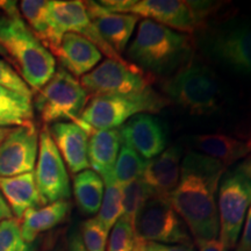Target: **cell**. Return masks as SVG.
<instances>
[{
	"label": "cell",
	"instance_id": "1",
	"mask_svg": "<svg viewBox=\"0 0 251 251\" xmlns=\"http://www.w3.org/2000/svg\"><path fill=\"white\" fill-rule=\"evenodd\" d=\"M226 166L202 153L188 152L181 162L178 186L169 197L194 240H213L219 235L216 192Z\"/></svg>",
	"mask_w": 251,
	"mask_h": 251
},
{
	"label": "cell",
	"instance_id": "2",
	"mask_svg": "<svg viewBox=\"0 0 251 251\" xmlns=\"http://www.w3.org/2000/svg\"><path fill=\"white\" fill-rule=\"evenodd\" d=\"M15 1H0V49L13 59L30 90L40 91L56 72L55 56L25 24Z\"/></svg>",
	"mask_w": 251,
	"mask_h": 251
},
{
	"label": "cell",
	"instance_id": "3",
	"mask_svg": "<svg viewBox=\"0 0 251 251\" xmlns=\"http://www.w3.org/2000/svg\"><path fill=\"white\" fill-rule=\"evenodd\" d=\"M193 46L188 34L143 19L126 52L129 62L147 74L168 76L191 61Z\"/></svg>",
	"mask_w": 251,
	"mask_h": 251
},
{
	"label": "cell",
	"instance_id": "4",
	"mask_svg": "<svg viewBox=\"0 0 251 251\" xmlns=\"http://www.w3.org/2000/svg\"><path fill=\"white\" fill-rule=\"evenodd\" d=\"M99 4L109 12L149 19L184 34L205 27V19L215 8V2L185 0H102Z\"/></svg>",
	"mask_w": 251,
	"mask_h": 251
},
{
	"label": "cell",
	"instance_id": "5",
	"mask_svg": "<svg viewBox=\"0 0 251 251\" xmlns=\"http://www.w3.org/2000/svg\"><path fill=\"white\" fill-rule=\"evenodd\" d=\"M169 101L191 115H209L220 108L221 87L208 65L191 59L163 84Z\"/></svg>",
	"mask_w": 251,
	"mask_h": 251
},
{
	"label": "cell",
	"instance_id": "6",
	"mask_svg": "<svg viewBox=\"0 0 251 251\" xmlns=\"http://www.w3.org/2000/svg\"><path fill=\"white\" fill-rule=\"evenodd\" d=\"M169 103H171L169 99L151 87L134 94L93 97L87 102L77 124L89 135L92 130L115 129L135 115L158 113Z\"/></svg>",
	"mask_w": 251,
	"mask_h": 251
},
{
	"label": "cell",
	"instance_id": "7",
	"mask_svg": "<svg viewBox=\"0 0 251 251\" xmlns=\"http://www.w3.org/2000/svg\"><path fill=\"white\" fill-rule=\"evenodd\" d=\"M193 43L216 65L251 76V23L233 21L196 31Z\"/></svg>",
	"mask_w": 251,
	"mask_h": 251
},
{
	"label": "cell",
	"instance_id": "8",
	"mask_svg": "<svg viewBox=\"0 0 251 251\" xmlns=\"http://www.w3.org/2000/svg\"><path fill=\"white\" fill-rule=\"evenodd\" d=\"M89 98L80 81L61 67L40 90L35 107L45 124L67 121L77 124Z\"/></svg>",
	"mask_w": 251,
	"mask_h": 251
},
{
	"label": "cell",
	"instance_id": "9",
	"mask_svg": "<svg viewBox=\"0 0 251 251\" xmlns=\"http://www.w3.org/2000/svg\"><path fill=\"white\" fill-rule=\"evenodd\" d=\"M134 230L144 242L194 246L185 222L164 197L153 196L144 203L135 220Z\"/></svg>",
	"mask_w": 251,
	"mask_h": 251
},
{
	"label": "cell",
	"instance_id": "10",
	"mask_svg": "<svg viewBox=\"0 0 251 251\" xmlns=\"http://www.w3.org/2000/svg\"><path fill=\"white\" fill-rule=\"evenodd\" d=\"M220 241L226 249L236 248L251 206V180L236 170L221 179L218 196Z\"/></svg>",
	"mask_w": 251,
	"mask_h": 251
},
{
	"label": "cell",
	"instance_id": "11",
	"mask_svg": "<svg viewBox=\"0 0 251 251\" xmlns=\"http://www.w3.org/2000/svg\"><path fill=\"white\" fill-rule=\"evenodd\" d=\"M152 76L129 61L107 58L80 78L89 96H114L143 92L150 87Z\"/></svg>",
	"mask_w": 251,
	"mask_h": 251
},
{
	"label": "cell",
	"instance_id": "12",
	"mask_svg": "<svg viewBox=\"0 0 251 251\" xmlns=\"http://www.w3.org/2000/svg\"><path fill=\"white\" fill-rule=\"evenodd\" d=\"M34 176L45 205L70 198L71 188L68 170L47 127L40 133L39 153Z\"/></svg>",
	"mask_w": 251,
	"mask_h": 251
},
{
	"label": "cell",
	"instance_id": "13",
	"mask_svg": "<svg viewBox=\"0 0 251 251\" xmlns=\"http://www.w3.org/2000/svg\"><path fill=\"white\" fill-rule=\"evenodd\" d=\"M50 23H51L52 36L55 45H61L62 37L67 33L79 34L84 36L105 54L108 58L126 62L124 57L117 52L101 39L96 29L90 15L87 13L85 1L80 0H54L50 1ZM56 50V52H57ZM56 55V54H55Z\"/></svg>",
	"mask_w": 251,
	"mask_h": 251
},
{
	"label": "cell",
	"instance_id": "14",
	"mask_svg": "<svg viewBox=\"0 0 251 251\" xmlns=\"http://www.w3.org/2000/svg\"><path fill=\"white\" fill-rule=\"evenodd\" d=\"M40 134L28 124L12 129L0 144V178L34 172L39 153Z\"/></svg>",
	"mask_w": 251,
	"mask_h": 251
},
{
	"label": "cell",
	"instance_id": "15",
	"mask_svg": "<svg viewBox=\"0 0 251 251\" xmlns=\"http://www.w3.org/2000/svg\"><path fill=\"white\" fill-rule=\"evenodd\" d=\"M122 144L129 147L144 159H152L164 151L168 135L163 122L149 113L130 118L120 128Z\"/></svg>",
	"mask_w": 251,
	"mask_h": 251
},
{
	"label": "cell",
	"instance_id": "16",
	"mask_svg": "<svg viewBox=\"0 0 251 251\" xmlns=\"http://www.w3.org/2000/svg\"><path fill=\"white\" fill-rule=\"evenodd\" d=\"M85 6L91 21L101 39L121 56L133 35L135 27L140 23V18L134 14L109 12L96 1H85Z\"/></svg>",
	"mask_w": 251,
	"mask_h": 251
},
{
	"label": "cell",
	"instance_id": "17",
	"mask_svg": "<svg viewBox=\"0 0 251 251\" xmlns=\"http://www.w3.org/2000/svg\"><path fill=\"white\" fill-rule=\"evenodd\" d=\"M183 149L179 146L166 148L161 155L147 162L141 180L152 191L153 196L170 197L178 186L181 171Z\"/></svg>",
	"mask_w": 251,
	"mask_h": 251
},
{
	"label": "cell",
	"instance_id": "18",
	"mask_svg": "<svg viewBox=\"0 0 251 251\" xmlns=\"http://www.w3.org/2000/svg\"><path fill=\"white\" fill-rule=\"evenodd\" d=\"M49 133L71 174L77 175L90 168L87 157L89 134L76 122H56Z\"/></svg>",
	"mask_w": 251,
	"mask_h": 251
},
{
	"label": "cell",
	"instance_id": "19",
	"mask_svg": "<svg viewBox=\"0 0 251 251\" xmlns=\"http://www.w3.org/2000/svg\"><path fill=\"white\" fill-rule=\"evenodd\" d=\"M55 56L62 68L75 78L85 76L102 58L100 50L91 41L75 33L64 34Z\"/></svg>",
	"mask_w": 251,
	"mask_h": 251
},
{
	"label": "cell",
	"instance_id": "20",
	"mask_svg": "<svg viewBox=\"0 0 251 251\" xmlns=\"http://www.w3.org/2000/svg\"><path fill=\"white\" fill-rule=\"evenodd\" d=\"M193 147L202 155L215 159L224 166L251 155V135L236 137L228 134H203L193 137Z\"/></svg>",
	"mask_w": 251,
	"mask_h": 251
},
{
	"label": "cell",
	"instance_id": "21",
	"mask_svg": "<svg viewBox=\"0 0 251 251\" xmlns=\"http://www.w3.org/2000/svg\"><path fill=\"white\" fill-rule=\"evenodd\" d=\"M0 193L17 220L23 219L25 213L29 209L45 205L37 190L34 172L0 178Z\"/></svg>",
	"mask_w": 251,
	"mask_h": 251
},
{
	"label": "cell",
	"instance_id": "22",
	"mask_svg": "<svg viewBox=\"0 0 251 251\" xmlns=\"http://www.w3.org/2000/svg\"><path fill=\"white\" fill-rule=\"evenodd\" d=\"M122 144L120 128L108 130H92L89 135L87 157L89 164L100 177L114 169Z\"/></svg>",
	"mask_w": 251,
	"mask_h": 251
},
{
	"label": "cell",
	"instance_id": "23",
	"mask_svg": "<svg viewBox=\"0 0 251 251\" xmlns=\"http://www.w3.org/2000/svg\"><path fill=\"white\" fill-rule=\"evenodd\" d=\"M70 202L68 200H59L51 202L41 208H33L25 213L23 222L20 224L21 235L25 242L30 244L40 234L64 221L69 211Z\"/></svg>",
	"mask_w": 251,
	"mask_h": 251
},
{
	"label": "cell",
	"instance_id": "24",
	"mask_svg": "<svg viewBox=\"0 0 251 251\" xmlns=\"http://www.w3.org/2000/svg\"><path fill=\"white\" fill-rule=\"evenodd\" d=\"M21 15L28 27L47 49L55 56L57 47L52 36L50 23V1L48 0H23L20 2Z\"/></svg>",
	"mask_w": 251,
	"mask_h": 251
},
{
	"label": "cell",
	"instance_id": "25",
	"mask_svg": "<svg viewBox=\"0 0 251 251\" xmlns=\"http://www.w3.org/2000/svg\"><path fill=\"white\" fill-rule=\"evenodd\" d=\"M105 184L93 170H84L75 176L74 194L79 209L89 215L97 214L101 206Z\"/></svg>",
	"mask_w": 251,
	"mask_h": 251
},
{
	"label": "cell",
	"instance_id": "26",
	"mask_svg": "<svg viewBox=\"0 0 251 251\" xmlns=\"http://www.w3.org/2000/svg\"><path fill=\"white\" fill-rule=\"evenodd\" d=\"M101 178L105 191L97 220L109 231L122 216V185L115 180L113 171Z\"/></svg>",
	"mask_w": 251,
	"mask_h": 251
},
{
	"label": "cell",
	"instance_id": "27",
	"mask_svg": "<svg viewBox=\"0 0 251 251\" xmlns=\"http://www.w3.org/2000/svg\"><path fill=\"white\" fill-rule=\"evenodd\" d=\"M151 197H153L152 191L141 179L122 185V216L120 219L134 228L137 214Z\"/></svg>",
	"mask_w": 251,
	"mask_h": 251
},
{
	"label": "cell",
	"instance_id": "28",
	"mask_svg": "<svg viewBox=\"0 0 251 251\" xmlns=\"http://www.w3.org/2000/svg\"><path fill=\"white\" fill-rule=\"evenodd\" d=\"M147 162L129 147L122 146L113 169V176L119 184L125 185L142 178Z\"/></svg>",
	"mask_w": 251,
	"mask_h": 251
},
{
	"label": "cell",
	"instance_id": "29",
	"mask_svg": "<svg viewBox=\"0 0 251 251\" xmlns=\"http://www.w3.org/2000/svg\"><path fill=\"white\" fill-rule=\"evenodd\" d=\"M33 107L31 99H0V127L25 126L31 124Z\"/></svg>",
	"mask_w": 251,
	"mask_h": 251
},
{
	"label": "cell",
	"instance_id": "30",
	"mask_svg": "<svg viewBox=\"0 0 251 251\" xmlns=\"http://www.w3.org/2000/svg\"><path fill=\"white\" fill-rule=\"evenodd\" d=\"M143 242L136 236L133 226L119 219L112 228L106 251H140Z\"/></svg>",
	"mask_w": 251,
	"mask_h": 251
},
{
	"label": "cell",
	"instance_id": "31",
	"mask_svg": "<svg viewBox=\"0 0 251 251\" xmlns=\"http://www.w3.org/2000/svg\"><path fill=\"white\" fill-rule=\"evenodd\" d=\"M0 251H30V244L25 242L20 222L15 218L0 222Z\"/></svg>",
	"mask_w": 251,
	"mask_h": 251
},
{
	"label": "cell",
	"instance_id": "32",
	"mask_svg": "<svg viewBox=\"0 0 251 251\" xmlns=\"http://www.w3.org/2000/svg\"><path fill=\"white\" fill-rule=\"evenodd\" d=\"M108 233L97 218L86 220L81 225V241L87 251H106Z\"/></svg>",
	"mask_w": 251,
	"mask_h": 251
},
{
	"label": "cell",
	"instance_id": "33",
	"mask_svg": "<svg viewBox=\"0 0 251 251\" xmlns=\"http://www.w3.org/2000/svg\"><path fill=\"white\" fill-rule=\"evenodd\" d=\"M0 86L31 99V90L7 62L0 58Z\"/></svg>",
	"mask_w": 251,
	"mask_h": 251
},
{
	"label": "cell",
	"instance_id": "34",
	"mask_svg": "<svg viewBox=\"0 0 251 251\" xmlns=\"http://www.w3.org/2000/svg\"><path fill=\"white\" fill-rule=\"evenodd\" d=\"M140 251H196V249H194V246L143 242Z\"/></svg>",
	"mask_w": 251,
	"mask_h": 251
},
{
	"label": "cell",
	"instance_id": "35",
	"mask_svg": "<svg viewBox=\"0 0 251 251\" xmlns=\"http://www.w3.org/2000/svg\"><path fill=\"white\" fill-rule=\"evenodd\" d=\"M236 251H251V206L248 211L246 225L240 242L236 246Z\"/></svg>",
	"mask_w": 251,
	"mask_h": 251
},
{
	"label": "cell",
	"instance_id": "36",
	"mask_svg": "<svg viewBox=\"0 0 251 251\" xmlns=\"http://www.w3.org/2000/svg\"><path fill=\"white\" fill-rule=\"evenodd\" d=\"M198 251H226V248L218 238L213 240H194Z\"/></svg>",
	"mask_w": 251,
	"mask_h": 251
},
{
	"label": "cell",
	"instance_id": "37",
	"mask_svg": "<svg viewBox=\"0 0 251 251\" xmlns=\"http://www.w3.org/2000/svg\"><path fill=\"white\" fill-rule=\"evenodd\" d=\"M69 251H87L84 247L83 241H81L80 235L75 233L70 237V242H69Z\"/></svg>",
	"mask_w": 251,
	"mask_h": 251
},
{
	"label": "cell",
	"instance_id": "38",
	"mask_svg": "<svg viewBox=\"0 0 251 251\" xmlns=\"http://www.w3.org/2000/svg\"><path fill=\"white\" fill-rule=\"evenodd\" d=\"M13 214H12L11 208L6 202V200L2 197V194L0 193V222H2L6 219H12Z\"/></svg>",
	"mask_w": 251,
	"mask_h": 251
},
{
	"label": "cell",
	"instance_id": "39",
	"mask_svg": "<svg viewBox=\"0 0 251 251\" xmlns=\"http://www.w3.org/2000/svg\"><path fill=\"white\" fill-rule=\"evenodd\" d=\"M237 170L251 180V156L248 157L246 161H244L242 164L238 166Z\"/></svg>",
	"mask_w": 251,
	"mask_h": 251
},
{
	"label": "cell",
	"instance_id": "40",
	"mask_svg": "<svg viewBox=\"0 0 251 251\" xmlns=\"http://www.w3.org/2000/svg\"><path fill=\"white\" fill-rule=\"evenodd\" d=\"M5 98L19 99V98H26V97H23V96H20V94L13 92V91L7 90V89H5V87L0 86V99H5ZM27 99H29V98H27Z\"/></svg>",
	"mask_w": 251,
	"mask_h": 251
},
{
	"label": "cell",
	"instance_id": "41",
	"mask_svg": "<svg viewBox=\"0 0 251 251\" xmlns=\"http://www.w3.org/2000/svg\"><path fill=\"white\" fill-rule=\"evenodd\" d=\"M11 128H5V127H0V144H1L2 141L6 139V136L11 133Z\"/></svg>",
	"mask_w": 251,
	"mask_h": 251
}]
</instances>
